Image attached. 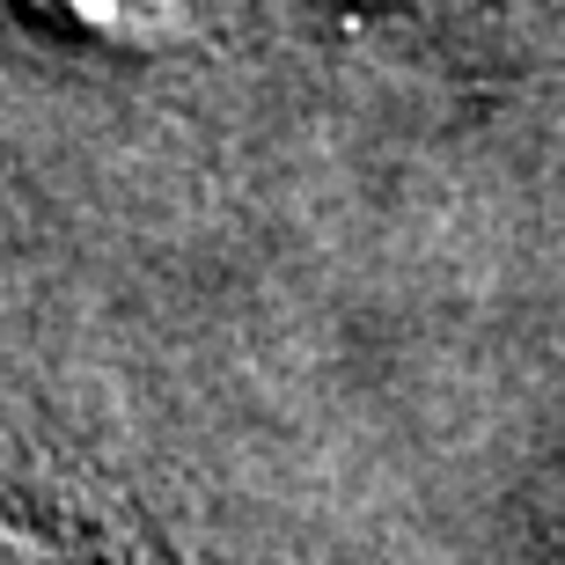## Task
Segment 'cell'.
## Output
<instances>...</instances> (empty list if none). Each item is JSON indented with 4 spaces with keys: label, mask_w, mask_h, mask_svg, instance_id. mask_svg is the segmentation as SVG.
Here are the masks:
<instances>
[{
    "label": "cell",
    "mask_w": 565,
    "mask_h": 565,
    "mask_svg": "<svg viewBox=\"0 0 565 565\" xmlns=\"http://www.w3.org/2000/svg\"><path fill=\"white\" fill-rule=\"evenodd\" d=\"M44 8H60V15H74V22H96L104 38L162 44V38L184 30V8H177V0H44Z\"/></svg>",
    "instance_id": "cell-1"
}]
</instances>
